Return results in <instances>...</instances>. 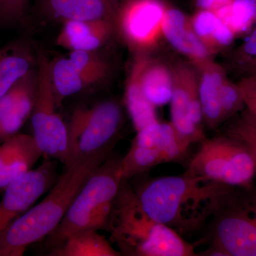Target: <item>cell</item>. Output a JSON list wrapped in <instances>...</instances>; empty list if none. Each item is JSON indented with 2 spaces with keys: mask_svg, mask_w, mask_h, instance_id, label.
<instances>
[{
  "mask_svg": "<svg viewBox=\"0 0 256 256\" xmlns=\"http://www.w3.org/2000/svg\"><path fill=\"white\" fill-rule=\"evenodd\" d=\"M68 57L85 88L106 82L112 72L110 62L100 50H73Z\"/></svg>",
  "mask_w": 256,
  "mask_h": 256,
  "instance_id": "obj_22",
  "label": "cell"
},
{
  "mask_svg": "<svg viewBox=\"0 0 256 256\" xmlns=\"http://www.w3.org/2000/svg\"><path fill=\"white\" fill-rule=\"evenodd\" d=\"M198 76V94L204 124L216 129L224 124L220 110V89L227 78L225 69L210 58L194 66Z\"/></svg>",
  "mask_w": 256,
  "mask_h": 256,
  "instance_id": "obj_15",
  "label": "cell"
},
{
  "mask_svg": "<svg viewBox=\"0 0 256 256\" xmlns=\"http://www.w3.org/2000/svg\"><path fill=\"white\" fill-rule=\"evenodd\" d=\"M141 86L146 99L156 108L170 102L173 78L170 64L146 55L140 77Z\"/></svg>",
  "mask_w": 256,
  "mask_h": 256,
  "instance_id": "obj_20",
  "label": "cell"
},
{
  "mask_svg": "<svg viewBox=\"0 0 256 256\" xmlns=\"http://www.w3.org/2000/svg\"><path fill=\"white\" fill-rule=\"evenodd\" d=\"M168 162L170 160L164 152L132 143L126 156L121 158V176L129 180L137 175L144 174L158 165Z\"/></svg>",
  "mask_w": 256,
  "mask_h": 256,
  "instance_id": "obj_23",
  "label": "cell"
},
{
  "mask_svg": "<svg viewBox=\"0 0 256 256\" xmlns=\"http://www.w3.org/2000/svg\"><path fill=\"white\" fill-rule=\"evenodd\" d=\"M37 64L36 50L23 40L0 47V98Z\"/></svg>",
  "mask_w": 256,
  "mask_h": 256,
  "instance_id": "obj_17",
  "label": "cell"
},
{
  "mask_svg": "<svg viewBox=\"0 0 256 256\" xmlns=\"http://www.w3.org/2000/svg\"><path fill=\"white\" fill-rule=\"evenodd\" d=\"M120 161L118 156H109L94 172L58 226L46 237V245L52 250L80 230H107L112 203L122 180Z\"/></svg>",
  "mask_w": 256,
  "mask_h": 256,
  "instance_id": "obj_4",
  "label": "cell"
},
{
  "mask_svg": "<svg viewBox=\"0 0 256 256\" xmlns=\"http://www.w3.org/2000/svg\"><path fill=\"white\" fill-rule=\"evenodd\" d=\"M102 152L66 168L50 193L10 224L0 235V256H22L28 246L44 239L63 220L94 172L110 154Z\"/></svg>",
  "mask_w": 256,
  "mask_h": 256,
  "instance_id": "obj_2",
  "label": "cell"
},
{
  "mask_svg": "<svg viewBox=\"0 0 256 256\" xmlns=\"http://www.w3.org/2000/svg\"><path fill=\"white\" fill-rule=\"evenodd\" d=\"M122 120V108L114 100L75 110L68 127L70 165L97 153L111 152Z\"/></svg>",
  "mask_w": 256,
  "mask_h": 256,
  "instance_id": "obj_8",
  "label": "cell"
},
{
  "mask_svg": "<svg viewBox=\"0 0 256 256\" xmlns=\"http://www.w3.org/2000/svg\"><path fill=\"white\" fill-rule=\"evenodd\" d=\"M225 134L238 140L252 153L256 166V119L244 109L226 129Z\"/></svg>",
  "mask_w": 256,
  "mask_h": 256,
  "instance_id": "obj_26",
  "label": "cell"
},
{
  "mask_svg": "<svg viewBox=\"0 0 256 256\" xmlns=\"http://www.w3.org/2000/svg\"><path fill=\"white\" fill-rule=\"evenodd\" d=\"M184 173L227 186L249 188L252 185L256 166L247 146L224 133L202 141Z\"/></svg>",
  "mask_w": 256,
  "mask_h": 256,
  "instance_id": "obj_6",
  "label": "cell"
},
{
  "mask_svg": "<svg viewBox=\"0 0 256 256\" xmlns=\"http://www.w3.org/2000/svg\"><path fill=\"white\" fill-rule=\"evenodd\" d=\"M234 66L246 76L256 74V28L246 41L234 52Z\"/></svg>",
  "mask_w": 256,
  "mask_h": 256,
  "instance_id": "obj_28",
  "label": "cell"
},
{
  "mask_svg": "<svg viewBox=\"0 0 256 256\" xmlns=\"http://www.w3.org/2000/svg\"><path fill=\"white\" fill-rule=\"evenodd\" d=\"M220 104L223 122L246 108L238 84H234L228 78L224 80L220 89Z\"/></svg>",
  "mask_w": 256,
  "mask_h": 256,
  "instance_id": "obj_27",
  "label": "cell"
},
{
  "mask_svg": "<svg viewBox=\"0 0 256 256\" xmlns=\"http://www.w3.org/2000/svg\"><path fill=\"white\" fill-rule=\"evenodd\" d=\"M190 20L196 36L212 56L228 47L235 38L215 10L198 9Z\"/></svg>",
  "mask_w": 256,
  "mask_h": 256,
  "instance_id": "obj_19",
  "label": "cell"
},
{
  "mask_svg": "<svg viewBox=\"0 0 256 256\" xmlns=\"http://www.w3.org/2000/svg\"><path fill=\"white\" fill-rule=\"evenodd\" d=\"M132 188L148 215L182 236L202 228L230 186L184 173L149 178Z\"/></svg>",
  "mask_w": 256,
  "mask_h": 256,
  "instance_id": "obj_1",
  "label": "cell"
},
{
  "mask_svg": "<svg viewBox=\"0 0 256 256\" xmlns=\"http://www.w3.org/2000/svg\"><path fill=\"white\" fill-rule=\"evenodd\" d=\"M38 82L31 114L33 138L46 160L60 161L66 168L70 164L68 127L57 114L52 84V63L46 52L36 46Z\"/></svg>",
  "mask_w": 256,
  "mask_h": 256,
  "instance_id": "obj_7",
  "label": "cell"
},
{
  "mask_svg": "<svg viewBox=\"0 0 256 256\" xmlns=\"http://www.w3.org/2000/svg\"><path fill=\"white\" fill-rule=\"evenodd\" d=\"M132 143L164 152L170 162L182 159L191 146L180 139L171 122H161L159 120L138 131Z\"/></svg>",
  "mask_w": 256,
  "mask_h": 256,
  "instance_id": "obj_18",
  "label": "cell"
},
{
  "mask_svg": "<svg viewBox=\"0 0 256 256\" xmlns=\"http://www.w3.org/2000/svg\"><path fill=\"white\" fill-rule=\"evenodd\" d=\"M173 78L171 124L184 142L191 146L201 142L205 137L198 76L191 63L176 60L170 64Z\"/></svg>",
  "mask_w": 256,
  "mask_h": 256,
  "instance_id": "obj_10",
  "label": "cell"
},
{
  "mask_svg": "<svg viewBox=\"0 0 256 256\" xmlns=\"http://www.w3.org/2000/svg\"><path fill=\"white\" fill-rule=\"evenodd\" d=\"M168 8L164 0H124L116 20L117 34L134 55H150L159 46Z\"/></svg>",
  "mask_w": 256,
  "mask_h": 256,
  "instance_id": "obj_9",
  "label": "cell"
},
{
  "mask_svg": "<svg viewBox=\"0 0 256 256\" xmlns=\"http://www.w3.org/2000/svg\"><path fill=\"white\" fill-rule=\"evenodd\" d=\"M146 55H134L124 88V104L136 132L159 120L156 108L146 99L141 86V74Z\"/></svg>",
  "mask_w": 256,
  "mask_h": 256,
  "instance_id": "obj_16",
  "label": "cell"
},
{
  "mask_svg": "<svg viewBox=\"0 0 256 256\" xmlns=\"http://www.w3.org/2000/svg\"><path fill=\"white\" fill-rule=\"evenodd\" d=\"M214 10L236 36L248 30L256 21V0H232Z\"/></svg>",
  "mask_w": 256,
  "mask_h": 256,
  "instance_id": "obj_25",
  "label": "cell"
},
{
  "mask_svg": "<svg viewBox=\"0 0 256 256\" xmlns=\"http://www.w3.org/2000/svg\"><path fill=\"white\" fill-rule=\"evenodd\" d=\"M52 256H120L98 230L86 229L72 234L60 246L50 250Z\"/></svg>",
  "mask_w": 256,
  "mask_h": 256,
  "instance_id": "obj_21",
  "label": "cell"
},
{
  "mask_svg": "<svg viewBox=\"0 0 256 256\" xmlns=\"http://www.w3.org/2000/svg\"></svg>",
  "mask_w": 256,
  "mask_h": 256,
  "instance_id": "obj_33",
  "label": "cell"
},
{
  "mask_svg": "<svg viewBox=\"0 0 256 256\" xmlns=\"http://www.w3.org/2000/svg\"><path fill=\"white\" fill-rule=\"evenodd\" d=\"M246 109L256 119V75L245 76L238 82Z\"/></svg>",
  "mask_w": 256,
  "mask_h": 256,
  "instance_id": "obj_31",
  "label": "cell"
},
{
  "mask_svg": "<svg viewBox=\"0 0 256 256\" xmlns=\"http://www.w3.org/2000/svg\"><path fill=\"white\" fill-rule=\"evenodd\" d=\"M255 75H256V74H255Z\"/></svg>",
  "mask_w": 256,
  "mask_h": 256,
  "instance_id": "obj_34",
  "label": "cell"
},
{
  "mask_svg": "<svg viewBox=\"0 0 256 256\" xmlns=\"http://www.w3.org/2000/svg\"><path fill=\"white\" fill-rule=\"evenodd\" d=\"M124 0H36L35 10L44 20H108L116 24Z\"/></svg>",
  "mask_w": 256,
  "mask_h": 256,
  "instance_id": "obj_12",
  "label": "cell"
},
{
  "mask_svg": "<svg viewBox=\"0 0 256 256\" xmlns=\"http://www.w3.org/2000/svg\"><path fill=\"white\" fill-rule=\"evenodd\" d=\"M164 38L182 54L194 66L212 58L196 36L192 26L190 16L176 8L169 6L163 23Z\"/></svg>",
  "mask_w": 256,
  "mask_h": 256,
  "instance_id": "obj_14",
  "label": "cell"
},
{
  "mask_svg": "<svg viewBox=\"0 0 256 256\" xmlns=\"http://www.w3.org/2000/svg\"><path fill=\"white\" fill-rule=\"evenodd\" d=\"M42 156L33 136H30L21 150L2 170H0V192L22 175L32 170Z\"/></svg>",
  "mask_w": 256,
  "mask_h": 256,
  "instance_id": "obj_24",
  "label": "cell"
},
{
  "mask_svg": "<svg viewBox=\"0 0 256 256\" xmlns=\"http://www.w3.org/2000/svg\"><path fill=\"white\" fill-rule=\"evenodd\" d=\"M107 232L122 256H195L194 246L142 208L129 180L122 178Z\"/></svg>",
  "mask_w": 256,
  "mask_h": 256,
  "instance_id": "obj_3",
  "label": "cell"
},
{
  "mask_svg": "<svg viewBox=\"0 0 256 256\" xmlns=\"http://www.w3.org/2000/svg\"><path fill=\"white\" fill-rule=\"evenodd\" d=\"M232 0H195L198 9L216 10L228 4Z\"/></svg>",
  "mask_w": 256,
  "mask_h": 256,
  "instance_id": "obj_32",
  "label": "cell"
},
{
  "mask_svg": "<svg viewBox=\"0 0 256 256\" xmlns=\"http://www.w3.org/2000/svg\"><path fill=\"white\" fill-rule=\"evenodd\" d=\"M56 181L55 162L47 160L10 184L0 202V235Z\"/></svg>",
  "mask_w": 256,
  "mask_h": 256,
  "instance_id": "obj_11",
  "label": "cell"
},
{
  "mask_svg": "<svg viewBox=\"0 0 256 256\" xmlns=\"http://www.w3.org/2000/svg\"><path fill=\"white\" fill-rule=\"evenodd\" d=\"M63 23L56 44L70 52L100 50L117 34L116 24L110 20H68Z\"/></svg>",
  "mask_w": 256,
  "mask_h": 256,
  "instance_id": "obj_13",
  "label": "cell"
},
{
  "mask_svg": "<svg viewBox=\"0 0 256 256\" xmlns=\"http://www.w3.org/2000/svg\"><path fill=\"white\" fill-rule=\"evenodd\" d=\"M30 136L26 134H18L6 140L0 144V170L6 166L21 150Z\"/></svg>",
  "mask_w": 256,
  "mask_h": 256,
  "instance_id": "obj_30",
  "label": "cell"
},
{
  "mask_svg": "<svg viewBox=\"0 0 256 256\" xmlns=\"http://www.w3.org/2000/svg\"><path fill=\"white\" fill-rule=\"evenodd\" d=\"M30 0H0V26L23 22Z\"/></svg>",
  "mask_w": 256,
  "mask_h": 256,
  "instance_id": "obj_29",
  "label": "cell"
},
{
  "mask_svg": "<svg viewBox=\"0 0 256 256\" xmlns=\"http://www.w3.org/2000/svg\"><path fill=\"white\" fill-rule=\"evenodd\" d=\"M200 256H256V188L230 186L210 220Z\"/></svg>",
  "mask_w": 256,
  "mask_h": 256,
  "instance_id": "obj_5",
  "label": "cell"
}]
</instances>
